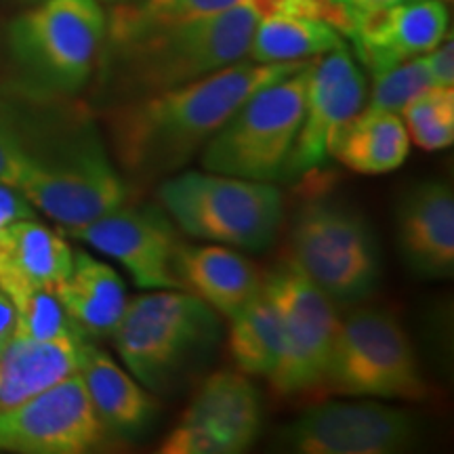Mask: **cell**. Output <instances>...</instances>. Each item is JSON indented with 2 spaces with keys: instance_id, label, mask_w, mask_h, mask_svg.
<instances>
[{
  "instance_id": "6da1fadb",
  "label": "cell",
  "mask_w": 454,
  "mask_h": 454,
  "mask_svg": "<svg viewBox=\"0 0 454 454\" xmlns=\"http://www.w3.org/2000/svg\"><path fill=\"white\" fill-rule=\"evenodd\" d=\"M309 61L257 64L240 59L198 81L116 107L107 116L114 154L124 170L137 177L175 173L253 93Z\"/></svg>"
},
{
  "instance_id": "7a4b0ae2",
  "label": "cell",
  "mask_w": 454,
  "mask_h": 454,
  "mask_svg": "<svg viewBox=\"0 0 454 454\" xmlns=\"http://www.w3.org/2000/svg\"><path fill=\"white\" fill-rule=\"evenodd\" d=\"M219 337V320L187 291H154L129 301L112 333L114 348L145 387L167 389Z\"/></svg>"
},
{
  "instance_id": "3957f363",
  "label": "cell",
  "mask_w": 454,
  "mask_h": 454,
  "mask_svg": "<svg viewBox=\"0 0 454 454\" xmlns=\"http://www.w3.org/2000/svg\"><path fill=\"white\" fill-rule=\"evenodd\" d=\"M261 17L257 4H240L147 34L127 47L114 49V53L130 87L147 95L158 93L244 59Z\"/></svg>"
},
{
  "instance_id": "277c9868",
  "label": "cell",
  "mask_w": 454,
  "mask_h": 454,
  "mask_svg": "<svg viewBox=\"0 0 454 454\" xmlns=\"http://www.w3.org/2000/svg\"><path fill=\"white\" fill-rule=\"evenodd\" d=\"M170 219L198 240L263 251L282 223V194L270 181L187 170L158 187Z\"/></svg>"
},
{
  "instance_id": "5b68a950",
  "label": "cell",
  "mask_w": 454,
  "mask_h": 454,
  "mask_svg": "<svg viewBox=\"0 0 454 454\" xmlns=\"http://www.w3.org/2000/svg\"><path fill=\"white\" fill-rule=\"evenodd\" d=\"M17 190L64 230L104 217L129 198V187L89 129L57 127Z\"/></svg>"
},
{
  "instance_id": "8992f818",
  "label": "cell",
  "mask_w": 454,
  "mask_h": 454,
  "mask_svg": "<svg viewBox=\"0 0 454 454\" xmlns=\"http://www.w3.org/2000/svg\"><path fill=\"white\" fill-rule=\"evenodd\" d=\"M309 66L311 61L244 101L204 144V170L253 181L284 177L303 122Z\"/></svg>"
},
{
  "instance_id": "52a82bcc",
  "label": "cell",
  "mask_w": 454,
  "mask_h": 454,
  "mask_svg": "<svg viewBox=\"0 0 454 454\" xmlns=\"http://www.w3.org/2000/svg\"><path fill=\"white\" fill-rule=\"evenodd\" d=\"M106 43L99 0H43L17 15L9 47L34 87L55 95L81 90Z\"/></svg>"
},
{
  "instance_id": "ba28073f",
  "label": "cell",
  "mask_w": 454,
  "mask_h": 454,
  "mask_svg": "<svg viewBox=\"0 0 454 454\" xmlns=\"http://www.w3.org/2000/svg\"><path fill=\"white\" fill-rule=\"evenodd\" d=\"M291 263L333 303L368 297L381 274L379 247L366 219L348 204L308 202L291 230Z\"/></svg>"
},
{
  "instance_id": "9c48e42d",
  "label": "cell",
  "mask_w": 454,
  "mask_h": 454,
  "mask_svg": "<svg viewBox=\"0 0 454 454\" xmlns=\"http://www.w3.org/2000/svg\"><path fill=\"white\" fill-rule=\"evenodd\" d=\"M322 385L345 395L425 400L429 394L406 331L381 309L354 311L340 322Z\"/></svg>"
},
{
  "instance_id": "30bf717a",
  "label": "cell",
  "mask_w": 454,
  "mask_h": 454,
  "mask_svg": "<svg viewBox=\"0 0 454 454\" xmlns=\"http://www.w3.org/2000/svg\"><path fill=\"white\" fill-rule=\"evenodd\" d=\"M263 288L282 320L284 349L270 374L278 394L297 395L325 383L339 333L334 303L293 263L263 278Z\"/></svg>"
},
{
  "instance_id": "8fae6325",
  "label": "cell",
  "mask_w": 454,
  "mask_h": 454,
  "mask_svg": "<svg viewBox=\"0 0 454 454\" xmlns=\"http://www.w3.org/2000/svg\"><path fill=\"white\" fill-rule=\"evenodd\" d=\"M74 240L116 259L145 291H185L179 257L184 242L167 211L121 204L104 217L67 230Z\"/></svg>"
},
{
  "instance_id": "7c38bea8",
  "label": "cell",
  "mask_w": 454,
  "mask_h": 454,
  "mask_svg": "<svg viewBox=\"0 0 454 454\" xmlns=\"http://www.w3.org/2000/svg\"><path fill=\"white\" fill-rule=\"evenodd\" d=\"M106 435L78 372L0 414L4 452L82 454L104 444Z\"/></svg>"
},
{
  "instance_id": "4fadbf2b",
  "label": "cell",
  "mask_w": 454,
  "mask_h": 454,
  "mask_svg": "<svg viewBox=\"0 0 454 454\" xmlns=\"http://www.w3.org/2000/svg\"><path fill=\"white\" fill-rule=\"evenodd\" d=\"M368 82L345 44L311 59L303 122L284 177L308 173L326 162L339 133L366 104Z\"/></svg>"
},
{
  "instance_id": "5bb4252c",
  "label": "cell",
  "mask_w": 454,
  "mask_h": 454,
  "mask_svg": "<svg viewBox=\"0 0 454 454\" xmlns=\"http://www.w3.org/2000/svg\"><path fill=\"white\" fill-rule=\"evenodd\" d=\"M417 423L404 411L362 402L311 408L282 431L280 444L301 454H389L406 450Z\"/></svg>"
},
{
  "instance_id": "9a60e30c",
  "label": "cell",
  "mask_w": 454,
  "mask_h": 454,
  "mask_svg": "<svg viewBox=\"0 0 454 454\" xmlns=\"http://www.w3.org/2000/svg\"><path fill=\"white\" fill-rule=\"evenodd\" d=\"M448 9L444 0H408L395 7L357 17L348 38L357 59L379 74L421 57L446 38Z\"/></svg>"
},
{
  "instance_id": "2e32d148",
  "label": "cell",
  "mask_w": 454,
  "mask_h": 454,
  "mask_svg": "<svg viewBox=\"0 0 454 454\" xmlns=\"http://www.w3.org/2000/svg\"><path fill=\"white\" fill-rule=\"evenodd\" d=\"M397 247L412 274L446 280L454 274V196L442 181H423L400 198Z\"/></svg>"
},
{
  "instance_id": "e0dca14e",
  "label": "cell",
  "mask_w": 454,
  "mask_h": 454,
  "mask_svg": "<svg viewBox=\"0 0 454 454\" xmlns=\"http://www.w3.org/2000/svg\"><path fill=\"white\" fill-rule=\"evenodd\" d=\"M72 248L36 219L0 231V288L11 301L34 291H55L72 270Z\"/></svg>"
},
{
  "instance_id": "ac0fdd59",
  "label": "cell",
  "mask_w": 454,
  "mask_h": 454,
  "mask_svg": "<svg viewBox=\"0 0 454 454\" xmlns=\"http://www.w3.org/2000/svg\"><path fill=\"white\" fill-rule=\"evenodd\" d=\"M89 340L13 337L0 349V414L78 372Z\"/></svg>"
},
{
  "instance_id": "d6986e66",
  "label": "cell",
  "mask_w": 454,
  "mask_h": 454,
  "mask_svg": "<svg viewBox=\"0 0 454 454\" xmlns=\"http://www.w3.org/2000/svg\"><path fill=\"white\" fill-rule=\"evenodd\" d=\"M181 421L213 431L230 454L244 452L254 444L263 421L259 391L244 372L219 371L202 383Z\"/></svg>"
},
{
  "instance_id": "ffe728a7",
  "label": "cell",
  "mask_w": 454,
  "mask_h": 454,
  "mask_svg": "<svg viewBox=\"0 0 454 454\" xmlns=\"http://www.w3.org/2000/svg\"><path fill=\"white\" fill-rule=\"evenodd\" d=\"M89 400L107 434L139 435L154 423L158 404L133 374L122 371L106 351L87 343L78 368Z\"/></svg>"
},
{
  "instance_id": "44dd1931",
  "label": "cell",
  "mask_w": 454,
  "mask_h": 454,
  "mask_svg": "<svg viewBox=\"0 0 454 454\" xmlns=\"http://www.w3.org/2000/svg\"><path fill=\"white\" fill-rule=\"evenodd\" d=\"M55 294L87 339L112 337L129 303L118 271L84 251L72 254L70 274L59 282Z\"/></svg>"
},
{
  "instance_id": "7402d4cb",
  "label": "cell",
  "mask_w": 454,
  "mask_h": 454,
  "mask_svg": "<svg viewBox=\"0 0 454 454\" xmlns=\"http://www.w3.org/2000/svg\"><path fill=\"white\" fill-rule=\"evenodd\" d=\"M185 291L231 320L263 291V278L242 254L227 247H187L179 257Z\"/></svg>"
},
{
  "instance_id": "603a6c76",
  "label": "cell",
  "mask_w": 454,
  "mask_h": 454,
  "mask_svg": "<svg viewBox=\"0 0 454 454\" xmlns=\"http://www.w3.org/2000/svg\"><path fill=\"white\" fill-rule=\"evenodd\" d=\"M411 137L400 114L364 110L339 133L333 156L362 175H383L404 164Z\"/></svg>"
},
{
  "instance_id": "cb8c5ba5",
  "label": "cell",
  "mask_w": 454,
  "mask_h": 454,
  "mask_svg": "<svg viewBox=\"0 0 454 454\" xmlns=\"http://www.w3.org/2000/svg\"><path fill=\"white\" fill-rule=\"evenodd\" d=\"M345 44L343 34L326 21L303 15H263L254 27L247 59L257 64L309 61Z\"/></svg>"
},
{
  "instance_id": "d4e9b609",
  "label": "cell",
  "mask_w": 454,
  "mask_h": 454,
  "mask_svg": "<svg viewBox=\"0 0 454 454\" xmlns=\"http://www.w3.org/2000/svg\"><path fill=\"white\" fill-rule=\"evenodd\" d=\"M251 3L254 0H124L106 13V41L112 49H121L164 27Z\"/></svg>"
},
{
  "instance_id": "484cf974",
  "label": "cell",
  "mask_w": 454,
  "mask_h": 454,
  "mask_svg": "<svg viewBox=\"0 0 454 454\" xmlns=\"http://www.w3.org/2000/svg\"><path fill=\"white\" fill-rule=\"evenodd\" d=\"M284 349L282 320L265 288L231 317L230 351L244 374L270 377Z\"/></svg>"
},
{
  "instance_id": "4316f807",
  "label": "cell",
  "mask_w": 454,
  "mask_h": 454,
  "mask_svg": "<svg viewBox=\"0 0 454 454\" xmlns=\"http://www.w3.org/2000/svg\"><path fill=\"white\" fill-rule=\"evenodd\" d=\"M406 133L423 150L435 152L454 141V89L429 87L402 107Z\"/></svg>"
},
{
  "instance_id": "83f0119b",
  "label": "cell",
  "mask_w": 454,
  "mask_h": 454,
  "mask_svg": "<svg viewBox=\"0 0 454 454\" xmlns=\"http://www.w3.org/2000/svg\"><path fill=\"white\" fill-rule=\"evenodd\" d=\"M53 124L38 122L13 106L0 104V181L17 187Z\"/></svg>"
},
{
  "instance_id": "f1b7e54d",
  "label": "cell",
  "mask_w": 454,
  "mask_h": 454,
  "mask_svg": "<svg viewBox=\"0 0 454 454\" xmlns=\"http://www.w3.org/2000/svg\"><path fill=\"white\" fill-rule=\"evenodd\" d=\"M15 333L17 337L36 340L84 339L72 317L57 299L55 291H34L15 299Z\"/></svg>"
},
{
  "instance_id": "f546056e",
  "label": "cell",
  "mask_w": 454,
  "mask_h": 454,
  "mask_svg": "<svg viewBox=\"0 0 454 454\" xmlns=\"http://www.w3.org/2000/svg\"><path fill=\"white\" fill-rule=\"evenodd\" d=\"M429 87H435V84L425 64V57H414L389 70L372 74L371 99H368L366 110L400 114L408 101Z\"/></svg>"
},
{
  "instance_id": "4dcf8cb0",
  "label": "cell",
  "mask_w": 454,
  "mask_h": 454,
  "mask_svg": "<svg viewBox=\"0 0 454 454\" xmlns=\"http://www.w3.org/2000/svg\"><path fill=\"white\" fill-rule=\"evenodd\" d=\"M164 454H230L227 446L213 431L196 423L181 421L170 431L160 448Z\"/></svg>"
},
{
  "instance_id": "1f68e13d",
  "label": "cell",
  "mask_w": 454,
  "mask_h": 454,
  "mask_svg": "<svg viewBox=\"0 0 454 454\" xmlns=\"http://www.w3.org/2000/svg\"><path fill=\"white\" fill-rule=\"evenodd\" d=\"M21 219H36V208L17 187L0 181V231Z\"/></svg>"
},
{
  "instance_id": "d6a6232c",
  "label": "cell",
  "mask_w": 454,
  "mask_h": 454,
  "mask_svg": "<svg viewBox=\"0 0 454 454\" xmlns=\"http://www.w3.org/2000/svg\"><path fill=\"white\" fill-rule=\"evenodd\" d=\"M425 64H427L431 78L435 87H452L454 84V44L452 38H444L438 47L425 53Z\"/></svg>"
},
{
  "instance_id": "836d02e7",
  "label": "cell",
  "mask_w": 454,
  "mask_h": 454,
  "mask_svg": "<svg viewBox=\"0 0 454 454\" xmlns=\"http://www.w3.org/2000/svg\"><path fill=\"white\" fill-rule=\"evenodd\" d=\"M334 3H337L339 7L345 11V15L349 17V30H351V21L357 20V17L377 13V11L395 7V4L408 3V0H334Z\"/></svg>"
},
{
  "instance_id": "e575fe53",
  "label": "cell",
  "mask_w": 454,
  "mask_h": 454,
  "mask_svg": "<svg viewBox=\"0 0 454 454\" xmlns=\"http://www.w3.org/2000/svg\"><path fill=\"white\" fill-rule=\"evenodd\" d=\"M15 333V305L9 294L0 288V349L9 343Z\"/></svg>"
},
{
  "instance_id": "d590c367",
  "label": "cell",
  "mask_w": 454,
  "mask_h": 454,
  "mask_svg": "<svg viewBox=\"0 0 454 454\" xmlns=\"http://www.w3.org/2000/svg\"><path fill=\"white\" fill-rule=\"evenodd\" d=\"M106 3H112V4H116V3H124V0H106Z\"/></svg>"
}]
</instances>
